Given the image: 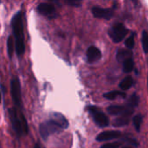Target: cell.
I'll return each mask as SVG.
<instances>
[{"mask_svg":"<svg viewBox=\"0 0 148 148\" xmlns=\"http://www.w3.org/2000/svg\"><path fill=\"white\" fill-rule=\"evenodd\" d=\"M141 44H142V49L145 52V54L148 53V34L147 30L142 31L141 35Z\"/></svg>","mask_w":148,"mask_h":148,"instance_id":"ffe728a7","label":"cell"},{"mask_svg":"<svg viewBox=\"0 0 148 148\" xmlns=\"http://www.w3.org/2000/svg\"><path fill=\"white\" fill-rule=\"evenodd\" d=\"M129 121H130V117L120 116L113 121V126L114 127H124V126L128 125Z\"/></svg>","mask_w":148,"mask_h":148,"instance_id":"2e32d148","label":"cell"},{"mask_svg":"<svg viewBox=\"0 0 148 148\" xmlns=\"http://www.w3.org/2000/svg\"><path fill=\"white\" fill-rule=\"evenodd\" d=\"M9 115H10V120L12 125V127L18 138H21L23 135V127L21 123V120L18 117V113L17 109L16 108H12L9 109Z\"/></svg>","mask_w":148,"mask_h":148,"instance_id":"52a82bcc","label":"cell"},{"mask_svg":"<svg viewBox=\"0 0 148 148\" xmlns=\"http://www.w3.org/2000/svg\"><path fill=\"white\" fill-rule=\"evenodd\" d=\"M142 121H143V116L141 114H137L133 118V123H134V127L136 130L137 133L140 132V128H141V124H142Z\"/></svg>","mask_w":148,"mask_h":148,"instance_id":"ac0fdd59","label":"cell"},{"mask_svg":"<svg viewBox=\"0 0 148 148\" xmlns=\"http://www.w3.org/2000/svg\"><path fill=\"white\" fill-rule=\"evenodd\" d=\"M94 17L110 20L114 16V8H101V6H94L91 10Z\"/></svg>","mask_w":148,"mask_h":148,"instance_id":"9c48e42d","label":"cell"},{"mask_svg":"<svg viewBox=\"0 0 148 148\" xmlns=\"http://www.w3.org/2000/svg\"><path fill=\"white\" fill-rule=\"evenodd\" d=\"M87 109H88L89 114L92 116L94 122L99 127H106L109 125L108 117L101 109H99L94 106H88V107H87Z\"/></svg>","mask_w":148,"mask_h":148,"instance_id":"277c9868","label":"cell"},{"mask_svg":"<svg viewBox=\"0 0 148 148\" xmlns=\"http://www.w3.org/2000/svg\"><path fill=\"white\" fill-rule=\"evenodd\" d=\"M139 103H140V97L136 94H133L131 95V97L128 99V101L126 103V105L134 109V108L139 106Z\"/></svg>","mask_w":148,"mask_h":148,"instance_id":"e0dca14e","label":"cell"},{"mask_svg":"<svg viewBox=\"0 0 148 148\" xmlns=\"http://www.w3.org/2000/svg\"><path fill=\"white\" fill-rule=\"evenodd\" d=\"M1 3H2V2H1V1H0V4H1Z\"/></svg>","mask_w":148,"mask_h":148,"instance_id":"f546056e","label":"cell"},{"mask_svg":"<svg viewBox=\"0 0 148 148\" xmlns=\"http://www.w3.org/2000/svg\"><path fill=\"white\" fill-rule=\"evenodd\" d=\"M101 58V51L95 46H90L87 50V61L89 63L95 62Z\"/></svg>","mask_w":148,"mask_h":148,"instance_id":"8fae6325","label":"cell"},{"mask_svg":"<svg viewBox=\"0 0 148 148\" xmlns=\"http://www.w3.org/2000/svg\"><path fill=\"white\" fill-rule=\"evenodd\" d=\"M117 96H121L122 98H126L127 97V94L125 92H121V91H110V92H108L106 94L103 95V97L108 99V100H110V101H113L114 99L117 98Z\"/></svg>","mask_w":148,"mask_h":148,"instance_id":"9a60e30c","label":"cell"},{"mask_svg":"<svg viewBox=\"0 0 148 148\" xmlns=\"http://www.w3.org/2000/svg\"><path fill=\"white\" fill-rule=\"evenodd\" d=\"M121 148H133V147H123Z\"/></svg>","mask_w":148,"mask_h":148,"instance_id":"83f0119b","label":"cell"},{"mask_svg":"<svg viewBox=\"0 0 148 148\" xmlns=\"http://www.w3.org/2000/svg\"><path fill=\"white\" fill-rule=\"evenodd\" d=\"M108 33L114 42L119 43L126 37L128 33V29L122 23H117L108 29Z\"/></svg>","mask_w":148,"mask_h":148,"instance_id":"7a4b0ae2","label":"cell"},{"mask_svg":"<svg viewBox=\"0 0 148 148\" xmlns=\"http://www.w3.org/2000/svg\"><path fill=\"white\" fill-rule=\"evenodd\" d=\"M11 27L15 37V50L16 56L21 57L25 53V42L23 33V23L22 11H17L11 19Z\"/></svg>","mask_w":148,"mask_h":148,"instance_id":"6da1fadb","label":"cell"},{"mask_svg":"<svg viewBox=\"0 0 148 148\" xmlns=\"http://www.w3.org/2000/svg\"><path fill=\"white\" fill-rule=\"evenodd\" d=\"M10 94L15 106L16 107V108H19L22 111L23 109L22 92H21L20 81L17 76H14L10 81Z\"/></svg>","mask_w":148,"mask_h":148,"instance_id":"3957f363","label":"cell"},{"mask_svg":"<svg viewBox=\"0 0 148 148\" xmlns=\"http://www.w3.org/2000/svg\"><path fill=\"white\" fill-rule=\"evenodd\" d=\"M60 131H62V129L51 120L44 121L39 126V133L43 140H47L50 135Z\"/></svg>","mask_w":148,"mask_h":148,"instance_id":"5b68a950","label":"cell"},{"mask_svg":"<svg viewBox=\"0 0 148 148\" xmlns=\"http://www.w3.org/2000/svg\"><path fill=\"white\" fill-rule=\"evenodd\" d=\"M65 3L69 6H75V7H80L82 5V3L77 0H66Z\"/></svg>","mask_w":148,"mask_h":148,"instance_id":"cb8c5ba5","label":"cell"},{"mask_svg":"<svg viewBox=\"0 0 148 148\" xmlns=\"http://www.w3.org/2000/svg\"><path fill=\"white\" fill-rule=\"evenodd\" d=\"M134 85V79L132 76H127L125 77L119 84V88L123 90V91H126V90H128L130 89Z\"/></svg>","mask_w":148,"mask_h":148,"instance_id":"5bb4252c","label":"cell"},{"mask_svg":"<svg viewBox=\"0 0 148 148\" xmlns=\"http://www.w3.org/2000/svg\"><path fill=\"white\" fill-rule=\"evenodd\" d=\"M107 111L108 114L111 115H115V116H127V117H131L132 114H134V109L129 108L128 106H121V105H112L108 107Z\"/></svg>","mask_w":148,"mask_h":148,"instance_id":"ba28073f","label":"cell"},{"mask_svg":"<svg viewBox=\"0 0 148 148\" xmlns=\"http://www.w3.org/2000/svg\"><path fill=\"white\" fill-rule=\"evenodd\" d=\"M121 146V142H110L102 145L101 148H120Z\"/></svg>","mask_w":148,"mask_h":148,"instance_id":"603a6c76","label":"cell"},{"mask_svg":"<svg viewBox=\"0 0 148 148\" xmlns=\"http://www.w3.org/2000/svg\"><path fill=\"white\" fill-rule=\"evenodd\" d=\"M1 100H2V97H1V92H0V103H1Z\"/></svg>","mask_w":148,"mask_h":148,"instance_id":"f1b7e54d","label":"cell"},{"mask_svg":"<svg viewBox=\"0 0 148 148\" xmlns=\"http://www.w3.org/2000/svg\"><path fill=\"white\" fill-rule=\"evenodd\" d=\"M123 140L124 141H126L127 143H128V144H130L131 146H134V147H139V142L136 140H134V139H129V138H126V139H123Z\"/></svg>","mask_w":148,"mask_h":148,"instance_id":"d4e9b609","label":"cell"},{"mask_svg":"<svg viewBox=\"0 0 148 148\" xmlns=\"http://www.w3.org/2000/svg\"><path fill=\"white\" fill-rule=\"evenodd\" d=\"M134 68V62L133 58L127 59V61H125L123 62V71L125 73H130L133 71Z\"/></svg>","mask_w":148,"mask_h":148,"instance_id":"d6986e66","label":"cell"},{"mask_svg":"<svg viewBox=\"0 0 148 148\" xmlns=\"http://www.w3.org/2000/svg\"><path fill=\"white\" fill-rule=\"evenodd\" d=\"M135 73H136V75H139V72H138V70H137V69H135Z\"/></svg>","mask_w":148,"mask_h":148,"instance_id":"4316f807","label":"cell"},{"mask_svg":"<svg viewBox=\"0 0 148 148\" xmlns=\"http://www.w3.org/2000/svg\"><path fill=\"white\" fill-rule=\"evenodd\" d=\"M125 46L127 47V49L132 50L134 47V34H132L129 37H127V39H126L125 41Z\"/></svg>","mask_w":148,"mask_h":148,"instance_id":"7402d4cb","label":"cell"},{"mask_svg":"<svg viewBox=\"0 0 148 148\" xmlns=\"http://www.w3.org/2000/svg\"><path fill=\"white\" fill-rule=\"evenodd\" d=\"M133 58V51L127 49H119L116 54V59L119 62H124L127 59Z\"/></svg>","mask_w":148,"mask_h":148,"instance_id":"4fadbf2b","label":"cell"},{"mask_svg":"<svg viewBox=\"0 0 148 148\" xmlns=\"http://www.w3.org/2000/svg\"><path fill=\"white\" fill-rule=\"evenodd\" d=\"M13 42L14 41H13L12 36H9L8 40H7V52H8V56L10 59L12 58L13 52H14V42Z\"/></svg>","mask_w":148,"mask_h":148,"instance_id":"44dd1931","label":"cell"},{"mask_svg":"<svg viewBox=\"0 0 148 148\" xmlns=\"http://www.w3.org/2000/svg\"><path fill=\"white\" fill-rule=\"evenodd\" d=\"M36 10L49 19H56L58 17L56 7L51 3H41L37 5Z\"/></svg>","mask_w":148,"mask_h":148,"instance_id":"8992f818","label":"cell"},{"mask_svg":"<svg viewBox=\"0 0 148 148\" xmlns=\"http://www.w3.org/2000/svg\"><path fill=\"white\" fill-rule=\"evenodd\" d=\"M34 148H41V147H40V146H39L38 144H36V145H35V147H34Z\"/></svg>","mask_w":148,"mask_h":148,"instance_id":"484cf974","label":"cell"},{"mask_svg":"<svg viewBox=\"0 0 148 148\" xmlns=\"http://www.w3.org/2000/svg\"><path fill=\"white\" fill-rule=\"evenodd\" d=\"M50 120L53 121L62 130L67 129L69 127V121L66 117L60 113H52L50 114Z\"/></svg>","mask_w":148,"mask_h":148,"instance_id":"30bf717a","label":"cell"},{"mask_svg":"<svg viewBox=\"0 0 148 148\" xmlns=\"http://www.w3.org/2000/svg\"><path fill=\"white\" fill-rule=\"evenodd\" d=\"M121 136V133L120 131H105L96 136V140L100 142L107 141V140L117 139Z\"/></svg>","mask_w":148,"mask_h":148,"instance_id":"7c38bea8","label":"cell"}]
</instances>
